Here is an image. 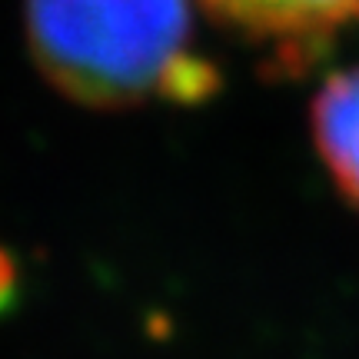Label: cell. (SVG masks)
Listing matches in <instances>:
<instances>
[{
  "mask_svg": "<svg viewBox=\"0 0 359 359\" xmlns=\"http://www.w3.org/2000/svg\"><path fill=\"white\" fill-rule=\"evenodd\" d=\"M40 77L90 110L196 107L223 77L193 47L190 0H24Z\"/></svg>",
  "mask_w": 359,
  "mask_h": 359,
  "instance_id": "cell-1",
  "label": "cell"
},
{
  "mask_svg": "<svg viewBox=\"0 0 359 359\" xmlns=\"http://www.w3.org/2000/svg\"><path fill=\"white\" fill-rule=\"evenodd\" d=\"M7 293H11V263L7 257H0V299H7Z\"/></svg>",
  "mask_w": 359,
  "mask_h": 359,
  "instance_id": "cell-4",
  "label": "cell"
},
{
  "mask_svg": "<svg viewBox=\"0 0 359 359\" xmlns=\"http://www.w3.org/2000/svg\"><path fill=\"white\" fill-rule=\"evenodd\" d=\"M309 133L336 193L359 210V64L326 77L309 103Z\"/></svg>",
  "mask_w": 359,
  "mask_h": 359,
  "instance_id": "cell-3",
  "label": "cell"
},
{
  "mask_svg": "<svg viewBox=\"0 0 359 359\" xmlns=\"http://www.w3.org/2000/svg\"><path fill=\"white\" fill-rule=\"evenodd\" d=\"M219 27L273 50L276 67L303 70L339 30L359 24V0H200Z\"/></svg>",
  "mask_w": 359,
  "mask_h": 359,
  "instance_id": "cell-2",
  "label": "cell"
}]
</instances>
